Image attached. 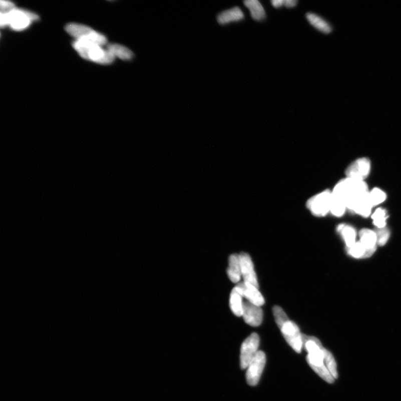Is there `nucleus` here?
<instances>
[{"instance_id": "nucleus-1", "label": "nucleus", "mask_w": 401, "mask_h": 401, "mask_svg": "<svg viewBox=\"0 0 401 401\" xmlns=\"http://www.w3.org/2000/svg\"><path fill=\"white\" fill-rule=\"evenodd\" d=\"M332 192L344 201L347 209L353 212L369 194L367 185L364 181L348 177L340 181Z\"/></svg>"}, {"instance_id": "nucleus-2", "label": "nucleus", "mask_w": 401, "mask_h": 401, "mask_svg": "<svg viewBox=\"0 0 401 401\" xmlns=\"http://www.w3.org/2000/svg\"><path fill=\"white\" fill-rule=\"evenodd\" d=\"M74 49L83 58L93 62L107 65L113 63L115 57L99 45L91 42L76 41L73 44Z\"/></svg>"}, {"instance_id": "nucleus-3", "label": "nucleus", "mask_w": 401, "mask_h": 401, "mask_svg": "<svg viewBox=\"0 0 401 401\" xmlns=\"http://www.w3.org/2000/svg\"><path fill=\"white\" fill-rule=\"evenodd\" d=\"M39 19L36 14L16 8L9 13H1L0 26L4 28L9 26L14 31H22Z\"/></svg>"}, {"instance_id": "nucleus-4", "label": "nucleus", "mask_w": 401, "mask_h": 401, "mask_svg": "<svg viewBox=\"0 0 401 401\" xmlns=\"http://www.w3.org/2000/svg\"><path fill=\"white\" fill-rule=\"evenodd\" d=\"M66 31L71 36L75 38L76 41L91 42L102 47L107 43V39L105 36L84 25L69 24L66 27Z\"/></svg>"}, {"instance_id": "nucleus-5", "label": "nucleus", "mask_w": 401, "mask_h": 401, "mask_svg": "<svg viewBox=\"0 0 401 401\" xmlns=\"http://www.w3.org/2000/svg\"><path fill=\"white\" fill-rule=\"evenodd\" d=\"M331 192L329 190L319 193L308 201L307 206L312 214L316 216H324L330 210Z\"/></svg>"}, {"instance_id": "nucleus-6", "label": "nucleus", "mask_w": 401, "mask_h": 401, "mask_svg": "<svg viewBox=\"0 0 401 401\" xmlns=\"http://www.w3.org/2000/svg\"><path fill=\"white\" fill-rule=\"evenodd\" d=\"M260 342L259 336L256 333L251 334L242 343L241 347V368L244 369L248 367L252 359L257 353Z\"/></svg>"}, {"instance_id": "nucleus-7", "label": "nucleus", "mask_w": 401, "mask_h": 401, "mask_svg": "<svg viewBox=\"0 0 401 401\" xmlns=\"http://www.w3.org/2000/svg\"><path fill=\"white\" fill-rule=\"evenodd\" d=\"M323 349L308 353L306 356L307 362L321 378L329 383H332L334 378L325 365Z\"/></svg>"}, {"instance_id": "nucleus-8", "label": "nucleus", "mask_w": 401, "mask_h": 401, "mask_svg": "<svg viewBox=\"0 0 401 401\" xmlns=\"http://www.w3.org/2000/svg\"><path fill=\"white\" fill-rule=\"evenodd\" d=\"M287 342L297 353H300L303 348V340L299 328L293 321H287L280 328Z\"/></svg>"}, {"instance_id": "nucleus-9", "label": "nucleus", "mask_w": 401, "mask_h": 401, "mask_svg": "<svg viewBox=\"0 0 401 401\" xmlns=\"http://www.w3.org/2000/svg\"><path fill=\"white\" fill-rule=\"evenodd\" d=\"M265 354L262 351H257L255 357L248 366L246 373V380L250 385L254 386L258 383L265 367Z\"/></svg>"}, {"instance_id": "nucleus-10", "label": "nucleus", "mask_w": 401, "mask_h": 401, "mask_svg": "<svg viewBox=\"0 0 401 401\" xmlns=\"http://www.w3.org/2000/svg\"><path fill=\"white\" fill-rule=\"evenodd\" d=\"M371 169L370 161L367 158H358L346 168V177L353 179L364 181L369 175Z\"/></svg>"}, {"instance_id": "nucleus-11", "label": "nucleus", "mask_w": 401, "mask_h": 401, "mask_svg": "<svg viewBox=\"0 0 401 401\" xmlns=\"http://www.w3.org/2000/svg\"><path fill=\"white\" fill-rule=\"evenodd\" d=\"M242 316L247 324L258 326L262 322L263 314L260 306L246 301L243 303V313Z\"/></svg>"}, {"instance_id": "nucleus-12", "label": "nucleus", "mask_w": 401, "mask_h": 401, "mask_svg": "<svg viewBox=\"0 0 401 401\" xmlns=\"http://www.w3.org/2000/svg\"><path fill=\"white\" fill-rule=\"evenodd\" d=\"M239 258L241 275L243 277L244 281L259 288L253 263H252L250 256L245 252H241L239 254Z\"/></svg>"}, {"instance_id": "nucleus-13", "label": "nucleus", "mask_w": 401, "mask_h": 401, "mask_svg": "<svg viewBox=\"0 0 401 401\" xmlns=\"http://www.w3.org/2000/svg\"><path fill=\"white\" fill-rule=\"evenodd\" d=\"M236 286L240 290L242 296L250 303L260 306L264 304V297L257 287L245 281L239 283Z\"/></svg>"}, {"instance_id": "nucleus-14", "label": "nucleus", "mask_w": 401, "mask_h": 401, "mask_svg": "<svg viewBox=\"0 0 401 401\" xmlns=\"http://www.w3.org/2000/svg\"><path fill=\"white\" fill-rule=\"evenodd\" d=\"M360 242L364 246L366 253L364 257H369L376 250L377 244V237L375 232L368 229H363L359 232Z\"/></svg>"}, {"instance_id": "nucleus-15", "label": "nucleus", "mask_w": 401, "mask_h": 401, "mask_svg": "<svg viewBox=\"0 0 401 401\" xmlns=\"http://www.w3.org/2000/svg\"><path fill=\"white\" fill-rule=\"evenodd\" d=\"M227 273L232 283H237L240 280L242 275L239 255L232 254L229 257Z\"/></svg>"}, {"instance_id": "nucleus-16", "label": "nucleus", "mask_w": 401, "mask_h": 401, "mask_svg": "<svg viewBox=\"0 0 401 401\" xmlns=\"http://www.w3.org/2000/svg\"><path fill=\"white\" fill-rule=\"evenodd\" d=\"M244 19V15L238 7H235L228 11L221 13L217 17V21L221 25H225L232 22H239Z\"/></svg>"}, {"instance_id": "nucleus-17", "label": "nucleus", "mask_w": 401, "mask_h": 401, "mask_svg": "<svg viewBox=\"0 0 401 401\" xmlns=\"http://www.w3.org/2000/svg\"><path fill=\"white\" fill-rule=\"evenodd\" d=\"M242 296L240 290L236 286L232 289L230 297V306L233 313L237 316H241L243 313V303Z\"/></svg>"}, {"instance_id": "nucleus-18", "label": "nucleus", "mask_w": 401, "mask_h": 401, "mask_svg": "<svg viewBox=\"0 0 401 401\" xmlns=\"http://www.w3.org/2000/svg\"><path fill=\"white\" fill-rule=\"evenodd\" d=\"M306 18L311 26L318 30L319 32L325 34H328L332 32V28L330 24L318 15L308 13L306 14Z\"/></svg>"}, {"instance_id": "nucleus-19", "label": "nucleus", "mask_w": 401, "mask_h": 401, "mask_svg": "<svg viewBox=\"0 0 401 401\" xmlns=\"http://www.w3.org/2000/svg\"><path fill=\"white\" fill-rule=\"evenodd\" d=\"M245 6L249 9L252 19L256 21H262L266 18V13L263 7L257 0H246Z\"/></svg>"}, {"instance_id": "nucleus-20", "label": "nucleus", "mask_w": 401, "mask_h": 401, "mask_svg": "<svg viewBox=\"0 0 401 401\" xmlns=\"http://www.w3.org/2000/svg\"><path fill=\"white\" fill-rule=\"evenodd\" d=\"M107 50L111 52L114 57L123 61H130L133 57V53L128 48L120 44H112L108 45Z\"/></svg>"}, {"instance_id": "nucleus-21", "label": "nucleus", "mask_w": 401, "mask_h": 401, "mask_svg": "<svg viewBox=\"0 0 401 401\" xmlns=\"http://www.w3.org/2000/svg\"><path fill=\"white\" fill-rule=\"evenodd\" d=\"M347 209L344 201L340 197L331 192L330 212L336 217L342 216Z\"/></svg>"}, {"instance_id": "nucleus-22", "label": "nucleus", "mask_w": 401, "mask_h": 401, "mask_svg": "<svg viewBox=\"0 0 401 401\" xmlns=\"http://www.w3.org/2000/svg\"><path fill=\"white\" fill-rule=\"evenodd\" d=\"M338 231L343 236L348 248L352 246L356 242V233L352 226L341 224L338 227Z\"/></svg>"}, {"instance_id": "nucleus-23", "label": "nucleus", "mask_w": 401, "mask_h": 401, "mask_svg": "<svg viewBox=\"0 0 401 401\" xmlns=\"http://www.w3.org/2000/svg\"><path fill=\"white\" fill-rule=\"evenodd\" d=\"M373 224L378 227V229L384 228L386 226V221L388 219L387 212L382 208H378L373 213L372 216Z\"/></svg>"}, {"instance_id": "nucleus-24", "label": "nucleus", "mask_w": 401, "mask_h": 401, "mask_svg": "<svg viewBox=\"0 0 401 401\" xmlns=\"http://www.w3.org/2000/svg\"><path fill=\"white\" fill-rule=\"evenodd\" d=\"M323 351L324 356V363L326 368H328L334 378H337L338 373L337 370H336V364L333 355L331 354L330 351L324 348Z\"/></svg>"}, {"instance_id": "nucleus-25", "label": "nucleus", "mask_w": 401, "mask_h": 401, "mask_svg": "<svg viewBox=\"0 0 401 401\" xmlns=\"http://www.w3.org/2000/svg\"><path fill=\"white\" fill-rule=\"evenodd\" d=\"M369 198L371 204L374 207L382 204L387 199V195L383 190L378 188H374L369 191Z\"/></svg>"}, {"instance_id": "nucleus-26", "label": "nucleus", "mask_w": 401, "mask_h": 401, "mask_svg": "<svg viewBox=\"0 0 401 401\" xmlns=\"http://www.w3.org/2000/svg\"><path fill=\"white\" fill-rule=\"evenodd\" d=\"M273 314L276 323L280 329L287 321L289 320L285 311L279 306L274 307Z\"/></svg>"}, {"instance_id": "nucleus-27", "label": "nucleus", "mask_w": 401, "mask_h": 401, "mask_svg": "<svg viewBox=\"0 0 401 401\" xmlns=\"http://www.w3.org/2000/svg\"><path fill=\"white\" fill-rule=\"evenodd\" d=\"M348 249L349 254L354 258H364L366 249L360 241L356 242L352 246Z\"/></svg>"}, {"instance_id": "nucleus-28", "label": "nucleus", "mask_w": 401, "mask_h": 401, "mask_svg": "<svg viewBox=\"0 0 401 401\" xmlns=\"http://www.w3.org/2000/svg\"><path fill=\"white\" fill-rule=\"evenodd\" d=\"M377 237V244L380 246H383L388 240L390 233L388 229L384 228L378 229L375 232Z\"/></svg>"}, {"instance_id": "nucleus-29", "label": "nucleus", "mask_w": 401, "mask_h": 401, "mask_svg": "<svg viewBox=\"0 0 401 401\" xmlns=\"http://www.w3.org/2000/svg\"><path fill=\"white\" fill-rule=\"evenodd\" d=\"M14 3L8 1H1V13H7L16 9Z\"/></svg>"}, {"instance_id": "nucleus-30", "label": "nucleus", "mask_w": 401, "mask_h": 401, "mask_svg": "<svg viewBox=\"0 0 401 401\" xmlns=\"http://www.w3.org/2000/svg\"><path fill=\"white\" fill-rule=\"evenodd\" d=\"M298 3L296 0H285L284 6L288 8H292L295 7L297 4Z\"/></svg>"}, {"instance_id": "nucleus-31", "label": "nucleus", "mask_w": 401, "mask_h": 401, "mask_svg": "<svg viewBox=\"0 0 401 401\" xmlns=\"http://www.w3.org/2000/svg\"><path fill=\"white\" fill-rule=\"evenodd\" d=\"M271 3L275 8L278 9L284 6L285 1L284 0H273Z\"/></svg>"}]
</instances>
